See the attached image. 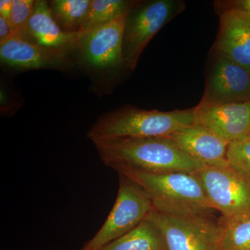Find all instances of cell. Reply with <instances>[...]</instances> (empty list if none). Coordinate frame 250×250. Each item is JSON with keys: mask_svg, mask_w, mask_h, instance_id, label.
I'll use <instances>...</instances> for the list:
<instances>
[{"mask_svg": "<svg viewBox=\"0 0 250 250\" xmlns=\"http://www.w3.org/2000/svg\"><path fill=\"white\" fill-rule=\"evenodd\" d=\"M128 12L79 39L77 47L80 49L82 61L87 65L98 70H107L124 65L123 34Z\"/></svg>", "mask_w": 250, "mask_h": 250, "instance_id": "9", "label": "cell"}, {"mask_svg": "<svg viewBox=\"0 0 250 250\" xmlns=\"http://www.w3.org/2000/svg\"><path fill=\"white\" fill-rule=\"evenodd\" d=\"M250 101V72L214 52L201 103L211 104Z\"/></svg>", "mask_w": 250, "mask_h": 250, "instance_id": "8", "label": "cell"}, {"mask_svg": "<svg viewBox=\"0 0 250 250\" xmlns=\"http://www.w3.org/2000/svg\"><path fill=\"white\" fill-rule=\"evenodd\" d=\"M35 3L34 0H14L9 20L14 37L27 41L28 23L34 11Z\"/></svg>", "mask_w": 250, "mask_h": 250, "instance_id": "20", "label": "cell"}, {"mask_svg": "<svg viewBox=\"0 0 250 250\" xmlns=\"http://www.w3.org/2000/svg\"><path fill=\"white\" fill-rule=\"evenodd\" d=\"M12 37H14V33L9 21L0 16V42Z\"/></svg>", "mask_w": 250, "mask_h": 250, "instance_id": "22", "label": "cell"}, {"mask_svg": "<svg viewBox=\"0 0 250 250\" xmlns=\"http://www.w3.org/2000/svg\"><path fill=\"white\" fill-rule=\"evenodd\" d=\"M219 30L214 52L250 72V16L237 9H216Z\"/></svg>", "mask_w": 250, "mask_h": 250, "instance_id": "11", "label": "cell"}, {"mask_svg": "<svg viewBox=\"0 0 250 250\" xmlns=\"http://www.w3.org/2000/svg\"><path fill=\"white\" fill-rule=\"evenodd\" d=\"M134 180L147 192L154 209L173 215H211L213 208L195 173H119Z\"/></svg>", "mask_w": 250, "mask_h": 250, "instance_id": "3", "label": "cell"}, {"mask_svg": "<svg viewBox=\"0 0 250 250\" xmlns=\"http://www.w3.org/2000/svg\"><path fill=\"white\" fill-rule=\"evenodd\" d=\"M91 141L102 162L118 174L195 173L205 166L167 137L106 138Z\"/></svg>", "mask_w": 250, "mask_h": 250, "instance_id": "1", "label": "cell"}, {"mask_svg": "<svg viewBox=\"0 0 250 250\" xmlns=\"http://www.w3.org/2000/svg\"><path fill=\"white\" fill-rule=\"evenodd\" d=\"M215 9H237L244 11L250 16V0H234V1H218L215 2Z\"/></svg>", "mask_w": 250, "mask_h": 250, "instance_id": "21", "label": "cell"}, {"mask_svg": "<svg viewBox=\"0 0 250 250\" xmlns=\"http://www.w3.org/2000/svg\"><path fill=\"white\" fill-rule=\"evenodd\" d=\"M92 0L49 1L52 16L62 30L78 33L88 14Z\"/></svg>", "mask_w": 250, "mask_h": 250, "instance_id": "17", "label": "cell"}, {"mask_svg": "<svg viewBox=\"0 0 250 250\" xmlns=\"http://www.w3.org/2000/svg\"><path fill=\"white\" fill-rule=\"evenodd\" d=\"M181 149L207 166H226L229 143L210 130L195 124L167 136Z\"/></svg>", "mask_w": 250, "mask_h": 250, "instance_id": "13", "label": "cell"}, {"mask_svg": "<svg viewBox=\"0 0 250 250\" xmlns=\"http://www.w3.org/2000/svg\"><path fill=\"white\" fill-rule=\"evenodd\" d=\"M27 39L47 48L67 52L77 47L79 35L62 30L52 16L49 1L37 0L28 23Z\"/></svg>", "mask_w": 250, "mask_h": 250, "instance_id": "14", "label": "cell"}, {"mask_svg": "<svg viewBox=\"0 0 250 250\" xmlns=\"http://www.w3.org/2000/svg\"><path fill=\"white\" fill-rule=\"evenodd\" d=\"M195 123V107L172 111L125 106L108 112L92 125L90 141L106 138L167 137Z\"/></svg>", "mask_w": 250, "mask_h": 250, "instance_id": "2", "label": "cell"}, {"mask_svg": "<svg viewBox=\"0 0 250 250\" xmlns=\"http://www.w3.org/2000/svg\"><path fill=\"white\" fill-rule=\"evenodd\" d=\"M98 250H167L159 229L147 218L132 230Z\"/></svg>", "mask_w": 250, "mask_h": 250, "instance_id": "15", "label": "cell"}, {"mask_svg": "<svg viewBox=\"0 0 250 250\" xmlns=\"http://www.w3.org/2000/svg\"><path fill=\"white\" fill-rule=\"evenodd\" d=\"M0 59L16 70L62 68L69 64L65 51L47 48L16 37L0 42Z\"/></svg>", "mask_w": 250, "mask_h": 250, "instance_id": "12", "label": "cell"}, {"mask_svg": "<svg viewBox=\"0 0 250 250\" xmlns=\"http://www.w3.org/2000/svg\"><path fill=\"white\" fill-rule=\"evenodd\" d=\"M195 124L231 143L250 136V101L211 104L200 102L195 107Z\"/></svg>", "mask_w": 250, "mask_h": 250, "instance_id": "10", "label": "cell"}, {"mask_svg": "<svg viewBox=\"0 0 250 250\" xmlns=\"http://www.w3.org/2000/svg\"><path fill=\"white\" fill-rule=\"evenodd\" d=\"M14 0H1L0 1V16H2L8 21L11 18Z\"/></svg>", "mask_w": 250, "mask_h": 250, "instance_id": "23", "label": "cell"}, {"mask_svg": "<svg viewBox=\"0 0 250 250\" xmlns=\"http://www.w3.org/2000/svg\"><path fill=\"white\" fill-rule=\"evenodd\" d=\"M119 187L114 205L100 230L80 250H98L123 236L147 218L154 207L139 184L118 174Z\"/></svg>", "mask_w": 250, "mask_h": 250, "instance_id": "5", "label": "cell"}, {"mask_svg": "<svg viewBox=\"0 0 250 250\" xmlns=\"http://www.w3.org/2000/svg\"><path fill=\"white\" fill-rule=\"evenodd\" d=\"M137 1L92 0L84 22L78 31L79 39L97 28L128 12Z\"/></svg>", "mask_w": 250, "mask_h": 250, "instance_id": "16", "label": "cell"}, {"mask_svg": "<svg viewBox=\"0 0 250 250\" xmlns=\"http://www.w3.org/2000/svg\"><path fill=\"white\" fill-rule=\"evenodd\" d=\"M186 9L181 0L137 1L126 15L123 34L124 65L134 70L154 36Z\"/></svg>", "mask_w": 250, "mask_h": 250, "instance_id": "4", "label": "cell"}, {"mask_svg": "<svg viewBox=\"0 0 250 250\" xmlns=\"http://www.w3.org/2000/svg\"><path fill=\"white\" fill-rule=\"evenodd\" d=\"M228 165L250 179V136L229 145Z\"/></svg>", "mask_w": 250, "mask_h": 250, "instance_id": "19", "label": "cell"}, {"mask_svg": "<svg viewBox=\"0 0 250 250\" xmlns=\"http://www.w3.org/2000/svg\"><path fill=\"white\" fill-rule=\"evenodd\" d=\"M147 218L160 230L167 250H221L218 220L212 215H169L153 208Z\"/></svg>", "mask_w": 250, "mask_h": 250, "instance_id": "6", "label": "cell"}, {"mask_svg": "<svg viewBox=\"0 0 250 250\" xmlns=\"http://www.w3.org/2000/svg\"><path fill=\"white\" fill-rule=\"evenodd\" d=\"M214 210L221 216L250 215V179L229 165L204 166L195 172Z\"/></svg>", "mask_w": 250, "mask_h": 250, "instance_id": "7", "label": "cell"}, {"mask_svg": "<svg viewBox=\"0 0 250 250\" xmlns=\"http://www.w3.org/2000/svg\"><path fill=\"white\" fill-rule=\"evenodd\" d=\"M221 250H250V215L218 220Z\"/></svg>", "mask_w": 250, "mask_h": 250, "instance_id": "18", "label": "cell"}]
</instances>
